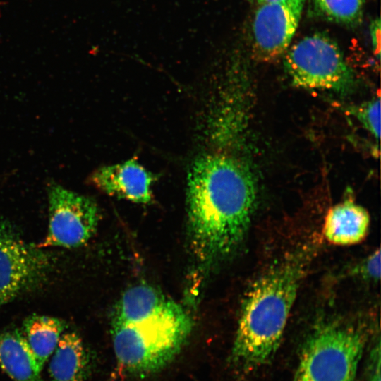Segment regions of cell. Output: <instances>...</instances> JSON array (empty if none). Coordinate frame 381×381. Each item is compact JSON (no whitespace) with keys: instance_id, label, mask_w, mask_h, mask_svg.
Instances as JSON below:
<instances>
[{"instance_id":"1","label":"cell","mask_w":381,"mask_h":381,"mask_svg":"<svg viewBox=\"0 0 381 381\" xmlns=\"http://www.w3.org/2000/svg\"><path fill=\"white\" fill-rule=\"evenodd\" d=\"M255 198L251 172L237 158L207 154L195 159L188 175V226L191 250L200 263H217L240 246Z\"/></svg>"},{"instance_id":"2","label":"cell","mask_w":381,"mask_h":381,"mask_svg":"<svg viewBox=\"0 0 381 381\" xmlns=\"http://www.w3.org/2000/svg\"><path fill=\"white\" fill-rule=\"evenodd\" d=\"M301 248L274 263L248 289L242 303L231 360L244 369L267 363L277 351L311 260Z\"/></svg>"},{"instance_id":"3","label":"cell","mask_w":381,"mask_h":381,"mask_svg":"<svg viewBox=\"0 0 381 381\" xmlns=\"http://www.w3.org/2000/svg\"><path fill=\"white\" fill-rule=\"evenodd\" d=\"M192 327V319L183 308L134 324L112 321L111 338L119 366L136 375L162 370L179 354Z\"/></svg>"},{"instance_id":"4","label":"cell","mask_w":381,"mask_h":381,"mask_svg":"<svg viewBox=\"0 0 381 381\" xmlns=\"http://www.w3.org/2000/svg\"><path fill=\"white\" fill-rule=\"evenodd\" d=\"M365 343L358 327L319 325L303 344L294 381H356Z\"/></svg>"},{"instance_id":"5","label":"cell","mask_w":381,"mask_h":381,"mask_svg":"<svg viewBox=\"0 0 381 381\" xmlns=\"http://www.w3.org/2000/svg\"><path fill=\"white\" fill-rule=\"evenodd\" d=\"M284 65L298 87L344 91L353 84L354 74L340 47L322 33L306 36L290 46L284 54Z\"/></svg>"},{"instance_id":"6","label":"cell","mask_w":381,"mask_h":381,"mask_svg":"<svg viewBox=\"0 0 381 381\" xmlns=\"http://www.w3.org/2000/svg\"><path fill=\"white\" fill-rule=\"evenodd\" d=\"M49 226L38 248H77L95 234L99 222V210L90 198L51 181L47 186Z\"/></svg>"},{"instance_id":"7","label":"cell","mask_w":381,"mask_h":381,"mask_svg":"<svg viewBox=\"0 0 381 381\" xmlns=\"http://www.w3.org/2000/svg\"><path fill=\"white\" fill-rule=\"evenodd\" d=\"M49 267L48 255L0 222V305L42 282Z\"/></svg>"},{"instance_id":"8","label":"cell","mask_w":381,"mask_h":381,"mask_svg":"<svg viewBox=\"0 0 381 381\" xmlns=\"http://www.w3.org/2000/svg\"><path fill=\"white\" fill-rule=\"evenodd\" d=\"M306 0H275L258 5L252 22L255 57L272 62L284 56L298 27Z\"/></svg>"},{"instance_id":"9","label":"cell","mask_w":381,"mask_h":381,"mask_svg":"<svg viewBox=\"0 0 381 381\" xmlns=\"http://www.w3.org/2000/svg\"><path fill=\"white\" fill-rule=\"evenodd\" d=\"M155 179L135 159L102 167L90 179L95 187L109 195L142 204L150 202Z\"/></svg>"},{"instance_id":"10","label":"cell","mask_w":381,"mask_h":381,"mask_svg":"<svg viewBox=\"0 0 381 381\" xmlns=\"http://www.w3.org/2000/svg\"><path fill=\"white\" fill-rule=\"evenodd\" d=\"M183 307L157 289L137 285L126 290L117 303L113 322L134 324L179 311Z\"/></svg>"},{"instance_id":"11","label":"cell","mask_w":381,"mask_h":381,"mask_svg":"<svg viewBox=\"0 0 381 381\" xmlns=\"http://www.w3.org/2000/svg\"><path fill=\"white\" fill-rule=\"evenodd\" d=\"M370 217L361 205L345 200L332 207L323 226L324 236L337 246H350L361 242L370 229Z\"/></svg>"},{"instance_id":"12","label":"cell","mask_w":381,"mask_h":381,"mask_svg":"<svg viewBox=\"0 0 381 381\" xmlns=\"http://www.w3.org/2000/svg\"><path fill=\"white\" fill-rule=\"evenodd\" d=\"M0 367L16 381H42V370L18 329L0 333Z\"/></svg>"},{"instance_id":"13","label":"cell","mask_w":381,"mask_h":381,"mask_svg":"<svg viewBox=\"0 0 381 381\" xmlns=\"http://www.w3.org/2000/svg\"><path fill=\"white\" fill-rule=\"evenodd\" d=\"M50 381H85L89 357L81 338L75 332H66L50 356Z\"/></svg>"},{"instance_id":"14","label":"cell","mask_w":381,"mask_h":381,"mask_svg":"<svg viewBox=\"0 0 381 381\" xmlns=\"http://www.w3.org/2000/svg\"><path fill=\"white\" fill-rule=\"evenodd\" d=\"M65 328L63 320L47 315H32L24 321L22 332L42 370L55 350Z\"/></svg>"},{"instance_id":"15","label":"cell","mask_w":381,"mask_h":381,"mask_svg":"<svg viewBox=\"0 0 381 381\" xmlns=\"http://www.w3.org/2000/svg\"><path fill=\"white\" fill-rule=\"evenodd\" d=\"M315 11L325 19L345 26L358 25L365 0H312Z\"/></svg>"},{"instance_id":"16","label":"cell","mask_w":381,"mask_h":381,"mask_svg":"<svg viewBox=\"0 0 381 381\" xmlns=\"http://www.w3.org/2000/svg\"><path fill=\"white\" fill-rule=\"evenodd\" d=\"M352 112L364 128L379 140L380 135V97L371 99L358 107Z\"/></svg>"},{"instance_id":"17","label":"cell","mask_w":381,"mask_h":381,"mask_svg":"<svg viewBox=\"0 0 381 381\" xmlns=\"http://www.w3.org/2000/svg\"><path fill=\"white\" fill-rule=\"evenodd\" d=\"M361 272L370 279L377 280L380 277V254L377 249L371 253L362 263Z\"/></svg>"},{"instance_id":"18","label":"cell","mask_w":381,"mask_h":381,"mask_svg":"<svg viewBox=\"0 0 381 381\" xmlns=\"http://www.w3.org/2000/svg\"><path fill=\"white\" fill-rule=\"evenodd\" d=\"M370 35L374 55L379 59L380 56V20L379 18L373 20L370 25Z\"/></svg>"},{"instance_id":"19","label":"cell","mask_w":381,"mask_h":381,"mask_svg":"<svg viewBox=\"0 0 381 381\" xmlns=\"http://www.w3.org/2000/svg\"><path fill=\"white\" fill-rule=\"evenodd\" d=\"M243 1H246L249 2L250 4H256L258 6V5H260V4H265V3L273 1H275V0H243Z\"/></svg>"}]
</instances>
